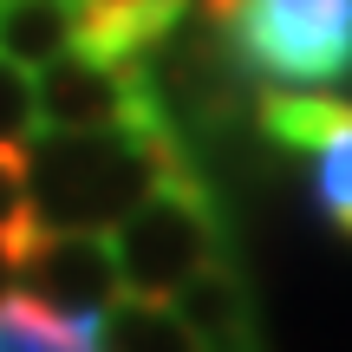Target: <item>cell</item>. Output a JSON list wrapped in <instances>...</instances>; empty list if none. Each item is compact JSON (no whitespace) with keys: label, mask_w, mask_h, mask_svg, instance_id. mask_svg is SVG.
Instances as JSON below:
<instances>
[{"label":"cell","mask_w":352,"mask_h":352,"mask_svg":"<svg viewBox=\"0 0 352 352\" xmlns=\"http://www.w3.org/2000/svg\"><path fill=\"white\" fill-rule=\"evenodd\" d=\"M26 196L46 228H104L124 222L157 183L196 170L170 118L124 131H33L20 144Z\"/></svg>","instance_id":"1"},{"label":"cell","mask_w":352,"mask_h":352,"mask_svg":"<svg viewBox=\"0 0 352 352\" xmlns=\"http://www.w3.org/2000/svg\"><path fill=\"white\" fill-rule=\"evenodd\" d=\"M111 254L124 274V294L170 300L196 267L228 254V209L202 170H183L157 183L124 222H111Z\"/></svg>","instance_id":"2"},{"label":"cell","mask_w":352,"mask_h":352,"mask_svg":"<svg viewBox=\"0 0 352 352\" xmlns=\"http://www.w3.org/2000/svg\"><path fill=\"white\" fill-rule=\"evenodd\" d=\"M222 46L267 85H340L352 78V0H235Z\"/></svg>","instance_id":"3"},{"label":"cell","mask_w":352,"mask_h":352,"mask_svg":"<svg viewBox=\"0 0 352 352\" xmlns=\"http://www.w3.org/2000/svg\"><path fill=\"white\" fill-rule=\"evenodd\" d=\"M254 124L274 151L307 157L314 209L352 241V98L320 85H267L254 98Z\"/></svg>","instance_id":"4"},{"label":"cell","mask_w":352,"mask_h":352,"mask_svg":"<svg viewBox=\"0 0 352 352\" xmlns=\"http://www.w3.org/2000/svg\"><path fill=\"white\" fill-rule=\"evenodd\" d=\"M33 98H39V131H124L164 118L144 59H98L85 46L39 65Z\"/></svg>","instance_id":"5"},{"label":"cell","mask_w":352,"mask_h":352,"mask_svg":"<svg viewBox=\"0 0 352 352\" xmlns=\"http://www.w3.org/2000/svg\"><path fill=\"white\" fill-rule=\"evenodd\" d=\"M20 287L65 307V314H104L111 300H124V274H118L104 228H46L39 222L20 254Z\"/></svg>","instance_id":"6"},{"label":"cell","mask_w":352,"mask_h":352,"mask_svg":"<svg viewBox=\"0 0 352 352\" xmlns=\"http://www.w3.org/2000/svg\"><path fill=\"white\" fill-rule=\"evenodd\" d=\"M196 0H78V39L72 46L98 59H144L189 20Z\"/></svg>","instance_id":"7"},{"label":"cell","mask_w":352,"mask_h":352,"mask_svg":"<svg viewBox=\"0 0 352 352\" xmlns=\"http://www.w3.org/2000/svg\"><path fill=\"white\" fill-rule=\"evenodd\" d=\"M78 39V0H0V52L26 72L72 52Z\"/></svg>","instance_id":"8"},{"label":"cell","mask_w":352,"mask_h":352,"mask_svg":"<svg viewBox=\"0 0 352 352\" xmlns=\"http://www.w3.org/2000/svg\"><path fill=\"white\" fill-rule=\"evenodd\" d=\"M104 352H209V346L176 320L170 300L124 294V300L104 307Z\"/></svg>","instance_id":"9"},{"label":"cell","mask_w":352,"mask_h":352,"mask_svg":"<svg viewBox=\"0 0 352 352\" xmlns=\"http://www.w3.org/2000/svg\"><path fill=\"white\" fill-rule=\"evenodd\" d=\"M39 131V98H33V72L26 65H13L7 52H0V144H13L20 151L26 138Z\"/></svg>","instance_id":"10"},{"label":"cell","mask_w":352,"mask_h":352,"mask_svg":"<svg viewBox=\"0 0 352 352\" xmlns=\"http://www.w3.org/2000/svg\"><path fill=\"white\" fill-rule=\"evenodd\" d=\"M33 222V196H26V164L13 144H0V235Z\"/></svg>","instance_id":"11"},{"label":"cell","mask_w":352,"mask_h":352,"mask_svg":"<svg viewBox=\"0 0 352 352\" xmlns=\"http://www.w3.org/2000/svg\"><path fill=\"white\" fill-rule=\"evenodd\" d=\"M33 228H39V215L26 228H13V235H0V294L20 287V254H26V235H33Z\"/></svg>","instance_id":"12"}]
</instances>
